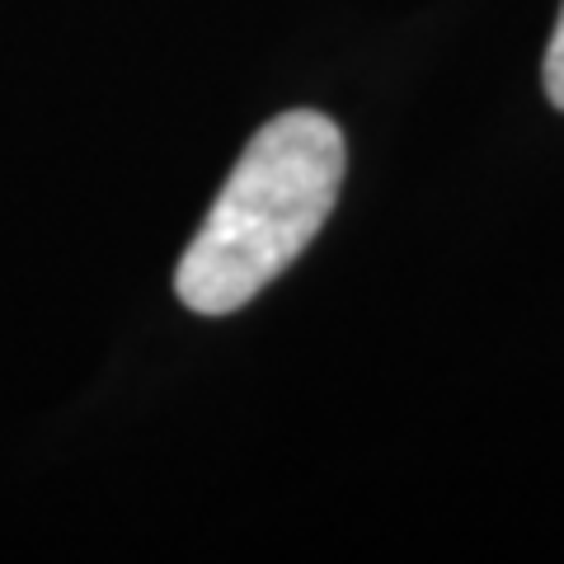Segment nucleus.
<instances>
[{
  "instance_id": "obj_2",
  "label": "nucleus",
  "mask_w": 564,
  "mask_h": 564,
  "mask_svg": "<svg viewBox=\"0 0 564 564\" xmlns=\"http://www.w3.org/2000/svg\"><path fill=\"white\" fill-rule=\"evenodd\" d=\"M545 95H551L555 109H564V6L551 33V47H545Z\"/></svg>"
},
{
  "instance_id": "obj_1",
  "label": "nucleus",
  "mask_w": 564,
  "mask_h": 564,
  "mask_svg": "<svg viewBox=\"0 0 564 564\" xmlns=\"http://www.w3.org/2000/svg\"><path fill=\"white\" fill-rule=\"evenodd\" d=\"M344 184V132L315 109L263 122L226 174L180 259L174 292L193 315H231L302 259Z\"/></svg>"
}]
</instances>
